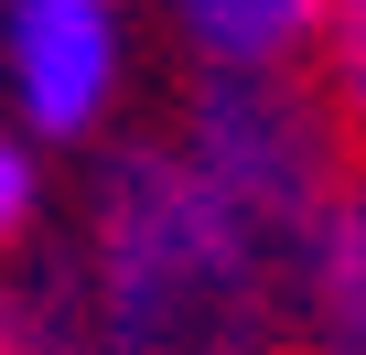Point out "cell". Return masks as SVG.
<instances>
[{"instance_id": "cell-6", "label": "cell", "mask_w": 366, "mask_h": 355, "mask_svg": "<svg viewBox=\"0 0 366 355\" xmlns=\"http://www.w3.org/2000/svg\"><path fill=\"white\" fill-rule=\"evenodd\" d=\"M312 54H323V86H334V108H355V119H366V0H323Z\"/></svg>"}, {"instance_id": "cell-3", "label": "cell", "mask_w": 366, "mask_h": 355, "mask_svg": "<svg viewBox=\"0 0 366 355\" xmlns=\"http://www.w3.org/2000/svg\"><path fill=\"white\" fill-rule=\"evenodd\" d=\"M129 0H0V129L65 151L97 140L129 97Z\"/></svg>"}, {"instance_id": "cell-7", "label": "cell", "mask_w": 366, "mask_h": 355, "mask_svg": "<svg viewBox=\"0 0 366 355\" xmlns=\"http://www.w3.org/2000/svg\"><path fill=\"white\" fill-rule=\"evenodd\" d=\"M0 355H76V323L54 291H22V301H0Z\"/></svg>"}, {"instance_id": "cell-8", "label": "cell", "mask_w": 366, "mask_h": 355, "mask_svg": "<svg viewBox=\"0 0 366 355\" xmlns=\"http://www.w3.org/2000/svg\"><path fill=\"white\" fill-rule=\"evenodd\" d=\"M33 216H44V151L0 129V248H11V237H22Z\"/></svg>"}, {"instance_id": "cell-5", "label": "cell", "mask_w": 366, "mask_h": 355, "mask_svg": "<svg viewBox=\"0 0 366 355\" xmlns=\"http://www.w3.org/2000/svg\"><path fill=\"white\" fill-rule=\"evenodd\" d=\"M323 0H162V33L183 44L194 86H259L312 54Z\"/></svg>"}, {"instance_id": "cell-2", "label": "cell", "mask_w": 366, "mask_h": 355, "mask_svg": "<svg viewBox=\"0 0 366 355\" xmlns=\"http://www.w3.org/2000/svg\"><path fill=\"white\" fill-rule=\"evenodd\" d=\"M172 151L205 172V184L259 216L269 237L302 248V226L323 216V194L345 184L334 172V119L302 97V76H259V86H194L172 119Z\"/></svg>"}, {"instance_id": "cell-4", "label": "cell", "mask_w": 366, "mask_h": 355, "mask_svg": "<svg viewBox=\"0 0 366 355\" xmlns=\"http://www.w3.org/2000/svg\"><path fill=\"white\" fill-rule=\"evenodd\" d=\"M291 344L366 355V184H334L291 248Z\"/></svg>"}, {"instance_id": "cell-1", "label": "cell", "mask_w": 366, "mask_h": 355, "mask_svg": "<svg viewBox=\"0 0 366 355\" xmlns=\"http://www.w3.org/2000/svg\"><path fill=\"white\" fill-rule=\"evenodd\" d=\"M76 355H280L291 237L237 216L172 140H140L86 194Z\"/></svg>"}]
</instances>
